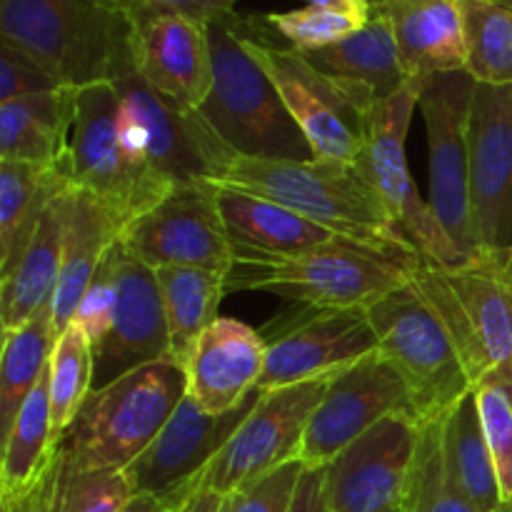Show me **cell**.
Segmentation results:
<instances>
[{"label":"cell","mask_w":512,"mask_h":512,"mask_svg":"<svg viewBox=\"0 0 512 512\" xmlns=\"http://www.w3.org/2000/svg\"><path fill=\"white\" fill-rule=\"evenodd\" d=\"M58 88H68V85L60 83L28 53L0 40V103L25 98V95L50 93Z\"/></svg>","instance_id":"42"},{"label":"cell","mask_w":512,"mask_h":512,"mask_svg":"<svg viewBox=\"0 0 512 512\" xmlns=\"http://www.w3.org/2000/svg\"><path fill=\"white\" fill-rule=\"evenodd\" d=\"M498 512H512V503H503V505H500Z\"/></svg>","instance_id":"51"},{"label":"cell","mask_w":512,"mask_h":512,"mask_svg":"<svg viewBox=\"0 0 512 512\" xmlns=\"http://www.w3.org/2000/svg\"><path fill=\"white\" fill-rule=\"evenodd\" d=\"M410 283L435 305L468 365L473 388L495 368L512 365V285L500 263L440 268L418 255Z\"/></svg>","instance_id":"8"},{"label":"cell","mask_w":512,"mask_h":512,"mask_svg":"<svg viewBox=\"0 0 512 512\" xmlns=\"http://www.w3.org/2000/svg\"><path fill=\"white\" fill-rule=\"evenodd\" d=\"M478 80L468 70L423 80L418 108L428 130L430 210L468 263H483L470 203L468 123Z\"/></svg>","instance_id":"9"},{"label":"cell","mask_w":512,"mask_h":512,"mask_svg":"<svg viewBox=\"0 0 512 512\" xmlns=\"http://www.w3.org/2000/svg\"><path fill=\"white\" fill-rule=\"evenodd\" d=\"M413 260L335 238L290 258H235L225 285L228 293L263 290L305 308L368 310L408 283Z\"/></svg>","instance_id":"6"},{"label":"cell","mask_w":512,"mask_h":512,"mask_svg":"<svg viewBox=\"0 0 512 512\" xmlns=\"http://www.w3.org/2000/svg\"><path fill=\"white\" fill-rule=\"evenodd\" d=\"M65 185L60 165L0 160V278L13 273Z\"/></svg>","instance_id":"29"},{"label":"cell","mask_w":512,"mask_h":512,"mask_svg":"<svg viewBox=\"0 0 512 512\" xmlns=\"http://www.w3.org/2000/svg\"><path fill=\"white\" fill-rule=\"evenodd\" d=\"M50 383V410H53V428L58 438L68 430L80 405L85 403L95 385V358L93 343L80 330L78 323H70L58 335L48 365Z\"/></svg>","instance_id":"35"},{"label":"cell","mask_w":512,"mask_h":512,"mask_svg":"<svg viewBox=\"0 0 512 512\" xmlns=\"http://www.w3.org/2000/svg\"><path fill=\"white\" fill-rule=\"evenodd\" d=\"M405 512H480L450 480L440 448V418L423 425L418 455L403 498Z\"/></svg>","instance_id":"37"},{"label":"cell","mask_w":512,"mask_h":512,"mask_svg":"<svg viewBox=\"0 0 512 512\" xmlns=\"http://www.w3.org/2000/svg\"><path fill=\"white\" fill-rule=\"evenodd\" d=\"M55 470V465H53ZM53 470L38 483V488L30 490L20 498H0V512H50V485H53Z\"/></svg>","instance_id":"45"},{"label":"cell","mask_w":512,"mask_h":512,"mask_svg":"<svg viewBox=\"0 0 512 512\" xmlns=\"http://www.w3.org/2000/svg\"><path fill=\"white\" fill-rule=\"evenodd\" d=\"M390 512H405V510H403V505H398V508H393Z\"/></svg>","instance_id":"52"},{"label":"cell","mask_w":512,"mask_h":512,"mask_svg":"<svg viewBox=\"0 0 512 512\" xmlns=\"http://www.w3.org/2000/svg\"><path fill=\"white\" fill-rule=\"evenodd\" d=\"M330 380L333 378L310 380L263 393L253 413L205 470L200 488L233 495L263 475L300 460L305 430L328 393Z\"/></svg>","instance_id":"15"},{"label":"cell","mask_w":512,"mask_h":512,"mask_svg":"<svg viewBox=\"0 0 512 512\" xmlns=\"http://www.w3.org/2000/svg\"><path fill=\"white\" fill-rule=\"evenodd\" d=\"M423 425L413 410L388 415L320 468L333 512H390L403 505Z\"/></svg>","instance_id":"16"},{"label":"cell","mask_w":512,"mask_h":512,"mask_svg":"<svg viewBox=\"0 0 512 512\" xmlns=\"http://www.w3.org/2000/svg\"><path fill=\"white\" fill-rule=\"evenodd\" d=\"M260 398L263 390H255L230 413L210 415L185 395L158 438L125 470L135 495H168L200 488L205 470L213 465L243 420L253 413Z\"/></svg>","instance_id":"19"},{"label":"cell","mask_w":512,"mask_h":512,"mask_svg":"<svg viewBox=\"0 0 512 512\" xmlns=\"http://www.w3.org/2000/svg\"><path fill=\"white\" fill-rule=\"evenodd\" d=\"M215 190V183L175 185L165 200L123 230L125 253L153 270L203 268L228 275L235 253Z\"/></svg>","instance_id":"14"},{"label":"cell","mask_w":512,"mask_h":512,"mask_svg":"<svg viewBox=\"0 0 512 512\" xmlns=\"http://www.w3.org/2000/svg\"><path fill=\"white\" fill-rule=\"evenodd\" d=\"M123 135L173 185L220 183L233 150L218 138L200 110L183 108L155 93L138 75L120 80Z\"/></svg>","instance_id":"11"},{"label":"cell","mask_w":512,"mask_h":512,"mask_svg":"<svg viewBox=\"0 0 512 512\" xmlns=\"http://www.w3.org/2000/svg\"><path fill=\"white\" fill-rule=\"evenodd\" d=\"M120 3H123V0H120Z\"/></svg>","instance_id":"54"},{"label":"cell","mask_w":512,"mask_h":512,"mask_svg":"<svg viewBox=\"0 0 512 512\" xmlns=\"http://www.w3.org/2000/svg\"><path fill=\"white\" fill-rule=\"evenodd\" d=\"M185 395L188 375L178 360L143 365L85 398L60 438V453L85 468L128 470Z\"/></svg>","instance_id":"5"},{"label":"cell","mask_w":512,"mask_h":512,"mask_svg":"<svg viewBox=\"0 0 512 512\" xmlns=\"http://www.w3.org/2000/svg\"><path fill=\"white\" fill-rule=\"evenodd\" d=\"M135 490L125 470L85 468L58 453L50 485V512H123Z\"/></svg>","instance_id":"36"},{"label":"cell","mask_w":512,"mask_h":512,"mask_svg":"<svg viewBox=\"0 0 512 512\" xmlns=\"http://www.w3.org/2000/svg\"><path fill=\"white\" fill-rule=\"evenodd\" d=\"M408 410L415 413L403 375L380 353L368 355L330 380L328 393L305 430L300 463L305 468H325L380 420Z\"/></svg>","instance_id":"18"},{"label":"cell","mask_w":512,"mask_h":512,"mask_svg":"<svg viewBox=\"0 0 512 512\" xmlns=\"http://www.w3.org/2000/svg\"><path fill=\"white\" fill-rule=\"evenodd\" d=\"M378 353L403 375L423 423L443 418L473 390L468 365L435 305L413 283L368 308Z\"/></svg>","instance_id":"7"},{"label":"cell","mask_w":512,"mask_h":512,"mask_svg":"<svg viewBox=\"0 0 512 512\" xmlns=\"http://www.w3.org/2000/svg\"><path fill=\"white\" fill-rule=\"evenodd\" d=\"M93 390L143 368L170 358L168 318L163 295L153 268L125 253L120 260L118 308L108 335L93 348Z\"/></svg>","instance_id":"21"},{"label":"cell","mask_w":512,"mask_h":512,"mask_svg":"<svg viewBox=\"0 0 512 512\" xmlns=\"http://www.w3.org/2000/svg\"><path fill=\"white\" fill-rule=\"evenodd\" d=\"M78 88L0 103V160L33 165H58L75 113Z\"/></svg>","instance_id":"28"},{"label":"cell","mask_w":512,"mask_h":512,"mask_svg":"<svg viewBox=\"0 0 512 512\" xmlns=\"http://www.w3.org/2000/svg\"><path fill=\"white\" fill-rule=\"evenodd\" d=\"M68 190V185H65ZM65 190L45 210L40 228L25 248L13 273L0 278V325L3 333L33 320L45 305L53 303L63 265L65 240Z\"/></svg>","instance_id":"27"},{"label":"cell","mask_w":512,"mask_h":512,"mask_svg":"<svg viewBox=\"0 0 512 512\" xmlns=\"http://www.w3.org/2000/svg\"><path fill=\"white\" fill-rule=\"evenodd\" d=\"M373 3H375V5H380V3H383V0H373Z\"/></svg>","instance_id":"53"},{"label":"cell","mask_w":512,"mask_h":512,"mask_svg":"<svg viewBox=\"0 0 512 512\" xmlns=\"http://www.w3.org/2000/svg\"><path fill=\"white\" fill-rule=\"evenodd\" d=\"M500 270H503V275H505V280H508V283L512 285V245H510V250H508V255H505V260H503V265H500Z\"/></svg>","instance_id":"49"},{"label":"cell","mask_w":512,"mask_h":512,"mask_svg":"<svg viewBox=\"0 0 512 512\" xmlns=\"http://www.w3.org/2000/svg\"><path fill=\"white\" fill-rule=\"evenodd\" d=\"M260 23L245 18V43L278 88L290 118L313 150V160L355 165L368 123L300 50L270 43Z\"/></svg>","instance_id":"13"},{"label":"cell","mask_w":512,"mask_h":512,"mask_svg":"<svg viewBox=\"0 0 512 512\" xmlns=\"http://www.w3.org/2000/svg\"><path fill=\"white\" fill-rule=\"evenodd\" d=\"M180 512H233V495H220L208 488H198L185 500Z\"/></svg>","instance_id":"47"},{"label":"cell","mask_w":512,"mask_h":512,"mask_svg":"<svg viewBox=\"0 0 512 512\" xmlns=\"http://www.w3.org/2000/svg\"><path fill=\"white\" fill-rule=\"evenodd\" d=\"M303 473L305 465L293 460L255 483L245 485L243 490L233 493V512H290Z\"/></svg>","instance_id":"41"},{"label":"cell","mask_w":512,"mask_h":512,"mask_svg":"<svg viewBox=\"0 0 512 512\" xmlns=\"http://www.w3.org/2000/svg\"><path fill=\"white\" fill-rule=\"evenodd\" d=\"M213 88L200 113L235 155L265 160H313L308 140L290 118L278 88L245 43V18L208 23Z\"/></svg>","instance_id":"3"},{"label":"cell","mask_w":512,"mask_h":512,"mask_svg":"<svg viewBox=\"0 0 512 512\" xmlns=\"http://www.w3.org/2000/svg\"><path fill=\"white\" fill-rule=\"evenodd\" d=\"M268 345L260 330L235 318H218L185 360L188 395L210 415L243 405L258 390Z\"/></svg>","instance_id":"23"},{"label":"cell","mask_w":512,"mask_h":512,"mask_svg":"<svg viewBox=\"0 0 512 512\" xmlns=\"http://www.w3.org/2000/svg\"><path fill=\"white\" fill-rule=\"evenodd\" d=\"M420 88H423V80H410L393 100H388L368 120L355 168L363 175L365 183L380 195L400 233L418 248L423 258L440 268H460L470 263L448 238L430 205L420 198L413 175H410L408 155H405V140H408L410 120L418 108Z\"/></svg>","instance_id":"10"},{"label":"cell","mask_w":512,"mask_h":512,"mask_svg":"<svg viewBox=\"0 0 512 512\" xmlns=\"http://www.w3.org/2000/svg\"><path fill=\"white\" fill-rule=\"evenodd\" d=\"M490 3H498V5H505V8L512 10V0H490Z\"/></svg>","instance_id":"50"},{"label":"cell","mask_w":512,"mask_h":512,"mask_svg":"<svg viewBox=\"0 0 512 512\" xmlns=\"http://www.w3.org/2000/svg\"><path fill=\"white\" fill-rule=\"evenodd\" d=\"M195 490H178V493L168 495H133V500L125 505L123 512H180L185 500H188Z\"/></svg>","instance_id":"46"},{"label":"cell","mask_w":512,"mask_h":512,"mask_svg":"<svg viewBox=\"0 0 512 512\" xmlns=\"http://www.w3.org/2000/svg\"><path fill=\"white\" fill-rule=\"evenodd\" d=\"M120 260H123V245L118 240L100 260L98 270H95L93 280H90L88 290L80 300L78 313H75L73 323L80 325L93 348L108 335L110 325H113L120 290Z\"/></svg>","instance_id":"40"},{"label":"cell","mask_w":512,"mask_h":512,"mask_svg":"<svg viewBox=\"0 0 512 512\" xmlns=\"http://www.w3.org/2000/svg\"><path fill=\"white\" fill-rule=\"evenodd\" d=\"M465 70L478 83L512 85V10L490 0H463Z\"/></svg>","instance_id":"34"},{"label":"cell","mask_w":512,"mask_h":512,"mask_svg":"<svg viewBox=\"0 0 512 512\" xmlns=\"http://www.w3.org/2000/svg\"><path fill=\"white\" fill-rule=\"evenodd\" d=\"M440 448L450 480L463 490L465 498L480 512H498L505 500L475 390L440 418Z\"/></svg>","instance_id":"30"},{"label":"cell","mask_w":512,"mask_h":512,"mask_svg":"<svg viewBox=\"0 0 512 512\" xmlns=\"http://www.w3.org/2000/svg\"><path fill=\"white\" fill-rule=\"evenodd\" d=\"M58 333L53 325V303L45 305L33 320L3 333L0 358V435H8L15 415L50 365Z\"/></svg>","instance_id":"33"},{"label":"cell","mask_w":512,"mask_h":512,"mask_svg":"<svg viewBox=\"0 0 512 512\" xmlns=\"http://www.w3.org/2000/svg\"><path fill=\"white\" fill-rule=\"evenodd\" d=\"M133 20L135 75L183 108H203L213 88L208 23L183 13H145Z\"/></svg>","instance_id":"20"},{"label":"cell","mask_w":512,"mask_h":512,"mask_svg":"<svg viewBox=\"0 0 512 512\" xmlns=\"http://www.w3.org/2000/svg\"><path fill=\"white\" fill-rule=\"evenodd\" d=\"M58 453L60 438L53 428L50 383L45 370L20 413L15 415L13 428L3 438L0 498H20L38 488L40 480L53 470Z\"/></svg>","instance_id":"31"},{"label":"cell","mask_w":512,"mask_h":512,"mask_svg":"<svg viewBox=\"0 0 512 512\" xmlns=\"http://www.w3.org/2000/svg\"><path fill=\"white\" fill-rule=\"evenodd\" d=\"M218 208L235 258H290L335 240L303 215L260 195L215 183Z\"/></svg>","instance_id":"25"},{"label":"cell","mask_w":512,"mask_h":512,"mask_svg":"<svg viewBox=\"0 0 512 512\" xmlns=\"http://www.w3.org/2000/svg\"><path fill=\"white\" fill-rule=\"evenodd\" d=\"M473 390L485 438L493 450L503 500L512 503V365L490 370Z\"/></svg>","instance_id":"38"},{"label":"cell","mask_w":512,"mask_h":512,"mask_svg":"<svg viewBox=\"0 0 512 512\" xmlns=\"http://www.w3.org/2000/svg\"><path fill=\"white\" fill-rule=\"evenodd\" d=\"M375 10L388 18L410 80L465 70L463 0H383Z\"/></svg>","instance_id":"24"},{"label":"cell","mask_w":512,"mask_h":512,"mask_svg":"<svg viewBox=\"0 0 512 512\" xmlns=\"http://www.w3.org/2000/svg\"><path fill=\"white\" fill-rule=\"evenodd\" d=\"M60 170L75 188L93 195L120 228L153 210L175 188L123 135V108L115 83L78 88Z\"/></svg>","instance_id":"4"},{"label":"cell","mask_w":512,"mask_h":512,"mask_svg":"<svg viewBox=\"0 0 512 512\" xmlns=\"http://www.w3.org/2000/svg\"><path fill=\"white\" fill-rule=\"evenodd\" d=\"M303 58L340 90L365 123L410 83L400 65L393 28L375 8L358 33L328 48L305 50Z\"/></svg>","instance_id":"22"},{"label":"cell","mask_w":512,"mask_h":512,"mask_svg":"<svg viewBox=\"0 0 512 512\" xmlns=\"http://www.w3.org/2000/svg\"><path fill=\"white\" fill-rule=\"evenodd\" d=\"M135 20L120 0H0V40L68 88L135 75Z\"/></svg>","instance_id":"2"},{"label":"cell","mask_w":512,"mask_h":512,"mask_svg":"<svg viewBox=\"0 0 512 512\" xmlns=\"http://www.w3.org/2000/svg\"><path fill=\"white\" fill-rule=\"evenodd\" d=\"M168 318L170 358L185 368L200 335L220 318L218 308L228 295V275L203 268L155 270Z\"/></svg>","instance_id":"32"},{"label":"cell","mask_w":512,"mask_h":512,"mask_svg":"<svg viewBox=\"0 0 512 512\" xmlns=\"http://www.w3.org/2000/svg\"><path fill=\"white\" fill-rule=\"evenodd\" d=\"M290 512H333L328 498H325L323 470L305 468L303 478H300L298 483V490H295L293 508H290Z\"/></svg>","instance_id":"44"},{"label":"cell","mask_w":512,"mask_h":512,"mask_svg":"<svg viewBox=\"0 0 512 512\" xmlns=\"http://www.w3.org/2000/svg\"><path fill=\"white\" fill-rule=\"evenodd\" d=\"M235 3L238 0H123V8L128 10L130 18L145 13H183L210 23L220 15L235 13Z\"/></svg>","instance_id":"43"},{"label":"cell","mask_w":512,"mask_h":512,"mask_svg":"<svg viewBox=\"0 0 512 512\" xmlns=\"http://www.w3.org/2000/svg\"><path fill=\"white\" fill-rule=\"evenodd\" d=\"M263 18L270 30L288 40L290 48L303 50V53L340 43L368 23L363 18L320 8V5H303V8L288 10V13H270Z\"/></svg>","instance_id":"39"},{"label":"cell","mask_w":512,"mask_h":512,"mask_svg":"<svg viewBox=\"0 0 512 512\" xmlns=\"http://www.w3.org/2000/svg\"><path fill=\"white\" fill-rule=\"evenodd\" d=\"M118 220L85 190L68 183L65 190V240L58 288L53 295L55 333L75 320L78 305L98 270L100 260L120 240Z\"/></svg>","instance_id":"26"},{"label":"cell","mask_w":512,"mask_h":512,"mask_svg":"<svg viewBox=\"0 0 512 512\" xmlns=\"http://www.w3.org/2000/svg\"><path fill=\"white\" fill-rule=\"evenodd\" d=\"M218 185L273 200L348 243L403 260L420 255L355 165L235 155Z\"/></svg>","instance_id":"1"},{"label":"cell","mask_w":512,"mask_h":512,"mask_svg":"<svg viewBox=\"0 0 512 512\" xmlns=\"http://www.w3.org/2000/svg\"><path fill=\"white\" fill-rule=\"evenodd\" d=\"M260 335L268 345L258 383L263 393L335 378L378 353V335L363 308L318 310L295 305V313L278 315Z\"/></svg>","instance_id":"12"},{"label":"cell","mask_w":512,"mask_h":512,"mask_svg":"<svg viewBox=\"0 0 512 512\" xmlns=\"http://www.w3.org/2000/svg\"><path fill=\"white\" fill-rule=\"evenodd\" d=\"M468 150L480 250L503 265L512 245V85H475Z\"/></svg>","instance_id":"17"},{"label":"cell","mask_w":512,"mask_h":512,"mask_svg":"<svg viewBox=\"0 0 512 512\" xmlns=\"http://www.w3.org/2000/svg\"><path fill=\"white\" fill-rule=\"evenodd\" d=\"M308 5H320V8L338 10V13H348L363 20H370L375 8L373 0H308Z\"/></svg>","instance_id":"48"}]
</instances>
